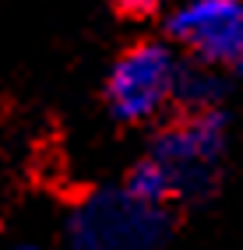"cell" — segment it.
<instances>
[{"label":"cell","mask_w":243,"mask_h":250,"mask_svg":"<svg viewBox=\"0 0 243 250\" xmlns=\"http://www.w3.org/2000/svg\"><path fill=\"white\" fill-rule=\"evenodd\" d=\"M123 190L131 194V197H138V201H144V205H155V208H162L169 197H176L169 173L162 169V166H159L152 155H144V159L134 166V169L127 173Z\"/></svg>","instance_id":"cell-6"},{"label":"cell","mask_w":243,"mask_h":250,"mask_svg":"<svg viewBox=\"0 0 243 250\" xmlns=\"http://www.w3.org/2000/svg\"><path fill=\"white\" fill-rule=\"evenodd\" d=\"M14 250H46V247H39V243H18Z\"/></svg>","instance_id":"cell-8"},{"label":"cell","mask_w":243,"mask_h":250,"mask_svg":"<svg viewBox=\"0 0 243 250\" xmlns=\"http://www.w3.org/2000/svg\"><path fill=\"white\" fill-rule=\"evenodd\" d=\"M222 152H225L222 109L187 113L183 120L159 130V138L152 141V159L169 173L176 197H201L212 190Z\"/></svg>","instance_id":"cell-3"},{"label":"cell","mask_w":243,"mask_h":250,"mask_svg":"<svg viewBox=\"0 0 243 250\" xmlns=\"http://www.w3.org/2000/svg\"><path fill=\"white\" fill-rule=\"evenodd\" d=\"M225 85L215 67L208 63H190V67L180 71V85H176V103H183L187 113H212L219 109Z\"/></svg>","instance_id":"cell-5"},{"label":"cell","mask_w":243,"mask_h":250,"mask_svg":"<svg viewBox=\"0 0 243 250\" xmlns=\"http://www.w3.org/2000/svg\"><path fill=\"white\" fill-rule=\"evenodd\" d=\"M169 39L208 67H236L243 57V0H187L169 14Z\"/></svg>","instance_id":"cell-4"},{"label":"cell","mask_w":243,"mask_h":250,"mask_svg":"<svg viewBox=\"0 0 243 250\" xmlns=\"http://www.w3.org/2000/svg\"><path fill=\"white\" fill-rule=\"evenodd\" d=\"M169 236L166 208L120 190H95L67 215L71 250H159Z\"/></svg>","instance_id":"cell-1"},{"label":"cell","mask_w":243,"mask_h":250,"mask_svg":"<svg viewBox=\"0 0 243 250\" xmlns=\"http://www.w3.org/2000/svg\"><path fill=\"white\" fill-rule=\"evenodd\" d=\"M236 74H240V78H243V57H240V63H236Z\"/></svg>","instance_id":"cell-9"},{"label":"cell","mask_w":243,"mask_h":250,"mask_svg":"<svg viewBox=\"0 0 243 250\" xmlns=\"http://www.w3.org/2000/svg\"><path fill=\"white\" fill-rule=\"evenodd\" d=\"M183 63L166 42H138L113 63L106 81V103L109 113L123 124H144L159 116L180 85Z\"/></svg>","instance_id":"cell-2"},{"label":"cell","mask_w":243,"mask_h":250,"mask_svg":"<svg viewBox=\"0 0 243 250\" xmlns=\"http://www.w3.org/2000/svg\"><path fill=\"white\" fill-rule=\"evenodd\" d=\"M162 7V0H120V11L127 18H152Z\"/></svg>","instance_id":"cell-7"}]
</instances>
